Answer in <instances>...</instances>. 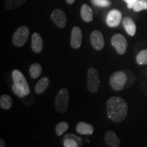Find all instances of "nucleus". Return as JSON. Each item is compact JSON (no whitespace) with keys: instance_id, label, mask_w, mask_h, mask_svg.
<instances>
[{"instance_id":"10","label":"nucleus","mask_w":147,"mask_h":147,"mask_svg":"<svg viewBox=\"0 0 147 147\" xmlns=\"http://www.w3.org/2000/svg\"><path fill=\"white\" fill-rule=\"evenodd\" d=\"M91 45L96 51H101L104 48L105 42L102 32L100 31H93L90 37Z\"/></svg>"},{"instance_id":"16","label":"nucleus","mask_w":147,"mask_h":147,"mask_svg":"<svg viewBox=\"0 0 147 147\" xmlns=\"http://www.w3.org/2000/svg\"><path fill=\"white\" fill-rule=\"evenodd\" d=\"M80 15L84 22H91L93 19V12L91 7L87 4H83L80 9Z\"/></svg>"},{"instance_id":"1","label":"nucleus","mask_w":147,"mask_h":147,"mask_svg":"<svg viewBox=\"0 0 147 147\" xmlns=\"http://www.w3.org/2000/svg\"><path fill=\"white\" fill-rule=\"evenodd\" d=\"M127 104L120 97H110L106 103L108 117L113 122L120 123L123 121L127 115Z\"/></svg>"},{"instance_id":"17","label":"nucleus","mask_w":147,"mask_h":147,"mask_svg":"<svg viewBox=\"0 0 147 147\" xmlns=\"http://www.w3.org/2000/svg\"><path fill=\"white\" fill-rule=\"evenodd\" d=\"M50 83V80L48 77H43L37 82L35 86V92L37 94H42L45 92L49 87Z\"/></svg>"},{"instance_id":"8","label":"nucleus","mask_w":147,"mask_h":147,"mask_svg":"<svg viewBox=\"0 0 147 147\" xmlns=\"http://www.w3.org/2000/svg\"><path fill=\"white\" fill-rule=\"evenodd\" d=\"M106 23L110 27H116L119 26L122 21V14L119 10H110L106 16Z\"/></svg>"},{"instance_id":"23","label":"nucleus","mask_w":147,"mask_h":147,"mask_svg":"<svg viewBox=\"0 0 147 147\" xmlns=\"http://www.w3.org/2000/svg\"><path fill=\"white\" fill-rule=\"evenodd\" d=\"M133 10L136 12L147 10V0H138L134 5Z\"/></svg>"},{"instance_id":"21","label":"nucleus","mask_w":147,"mask_h":147,"mask_svg":"<svg viewBox=\"0 0 147 147\" xmlns=\"http://www.w3.org/2000/svg\"><path fill=\"white\" fill-rule=\"evenodd\" d=\"M68 123L67 122H65V121H61V122L59 123L57 125L56 127H55V132H56V134L58 136H61V135H63L64 132H65L68 129Z\"/></svg>"},{"instance_id":"9","label":"nucleus","mask_w":147,"mask_h":147,"mask_svg":"<svg viewBox=\"0 0 147 147\" xmlns=\"http://www.w3.org/2000/svg\"><path fill=\"white\" fill-rule=\"evenodd\" d=\"M51 19L59 28H64L67 23L65 12L61 9H55L51 14Z\"/></svg>"},{"instance_id":"27","label":"nucleus","mask_w":147,"mask_h":147,"mask_svg":"<svg viewBox=\"0 0 147 147\" xmlns=\"http://www.w3.org/2000/svg\"><path fill=\"white\" fill-rule=\"evenodd\" d=\"M63 146L64 147H79V145L76 141L71 138L64 140Z\"/></svg>"},{"instance_id":"3","label":"nucleus","mask_w":147,"mask_h":147,"mask_svg":"<svg viewBox=\"0 0 147 147\" xmlns=\"http://www.w3.org/2000/svg\"><path fill=\"white\" fill-rule=\"evenodd\" d=\"M69 104V91L66 88H62L57 93L55 100V108L59 113H65Z\"/></svg>"},{"instance_id":"22","label":"nucleus","mask_w":147,"mask_h":147,"mask_svg":"<svg viewBox=\"0 0 147 147\" xmlns=\"http://www.w3.org/2000/svg\"><path fill=\"white\" fill-rule=\"evenodd\" d=\"M136 61L139 65L147 64V49L140 51L136 57Z\"/></svg>"},{"instance_id":"15","label":"nucleus","mask_w":147,"mask_h":147,"mask_svg":"<svg viewBox=\"0 0 147 147\" xmlns=\"http://www.w3.org/2000/svg\"><path fill=\"white\" fill-rule=\"evenodd\" d=\"M122 23L127 34L134 36L136 32V25L133 19L129 17H125L123 18Z\"/></svg>"},{"instance_id":"30","label":"nucleus","mask_w":147,"mask_h":147,"mask_svg":"<svg viewBox=\"0 0 147 147\" xmlns=\"http://www.w3.org/2000/svg\"><path fill=\"white\" fill-rule=\"evenodd\" d=\"M65 1L66 2L69 3V4H73V3L75 2V0H65Z\"/></svg>"},{"instance_id":"19","label":"nucleus","mask_w":147,"mask_h":147,"mask_svg":"<svg viewBox=\"0 0 147 147\" xmlns=\"http://www.w3.org/2000/svg\"><path fill=\"white\" fill-rule=\"evenodd\" d=\"M42 72V68L40 64L38 63H33L30 65L29 74L33 79H36L39 77Z\"/></svg>"},{"instance_id":"2","label":"nucleus","mask_w":147,"mask_h":147,"mask_svg":"<svg viewBox=\"0 0 147 147\" xmlns=\"http://www.w3.org/2000/svg\"><path fill=\"white\" fill-rule=\"evenodd\" d=\"M13 84L12 86V91L18 97L23 98L30 93L29 84L25 77L18 69H14L12 73Z\"/></svg>"},{"instance_id":"20","label":"nucleus","mask_w":147,"mask_h":147,"mask_svg":"<svg viewBox=\"0 0 147 147\" xmlns=\"http://www.w3.org/2000/svg\"><path fill=\"white\" fill-rule=\"evenodd\" d=\"M26 1L27 0H5L4 6L7 10H12L19 7Z\"/></svg>"},{"instance_id":"28","label":"nucleus","mask_w":147,"mask_h":147,"mask_svg":"<svg viewBox=\"0 0 147 147\" xmlns=\"http://www.w3.org/2000/svg\"><path fill=\"white\" fill-rule=\"evenodd\" d=\"M127 3V8L129 9H131L133 8L134 5L135 4V3L138 0H124Z\"/></svg>"},{"instance_id":"12","label":"nucleus","mask_w":147,"mask_h":147,"mask_svg":"<svg viewBox=\"0 0 147 147\" xmlns=\"http://www.w3.org/2000/svg\"><path fill=\"white\" fill-rule=\"evenodd\" d=\"M104 140L108 147H119L120 146V140L116 135L115 132L110 130L106 132L104 136Z\"/></svg>"},{"instance_id":"24","label":"nucleus","mask_w":147,"mask_h":147,"mask_svg":"<svg viewBox=\"0 0 147 147\" xmlns=\"http://www.w3.org/2000/svg\"><path fill=\"white\" fill-rule=\"evenodd\" d=\"M124 71L125 72L127 76V83L124 88H128V87H131L132 84L135 83L136 78H135V76H134V75L130 71L125 70Z\"/></svg>"},{"instance_id":"14","label":"nucleus","mask_w":147,"mask_h":147,"mask_svg":"<svg viewBox=\"0 0 147 147\" xmlns=\"http://www.w3.org/2000/svg\"><path fill=\"white\" fill-rule=\"evenodd\" d=\"M76 131L82 135H91L94 132V127L92 125L85 122H79L76 125Z\"/></svg>"},{"instance_id":"11","label":"nucleus","mask_w":147,"mask_h":147,"mask_svg":"<svg viewBox=\"0 0 147 147\" xmlns=\"http://www.w3.org/2000/svg\"><path fill=\"white\" fill-rule=\"evenodd\" d=\"M82 41V34L81 29L75 26L72 28L71 34L70 45L74 49H78L80 47Z\"/></svg>"},{"instance_id":"26","label":"nucleus","mask_w":147,"mask_h":147,"mask_svg":"<svg viewBox=\"0 0 147 147\" xmlns=\"http://www.w3.org/2000/svg\"><path fill=\"white\" fill-rule=\"evenodd\" d=\"M91 2L99 7H108L111 4L108 0H91Z\"/></svg>"},{"instance_id":"13","label":"nucleus","mask_w":147,"mask_h":147,"mask_svg":"<svg viewBox=\"0 0 147 147\" xmlns=\"http://www.w3.org/2000/svg\"><path fill=\"white\" fill-rule=\"evenodd\" d=\"M32 49L36 53H40L43 49V40L38 33H34L32 36Z\"/></svg>"},{"instance_id":"7","label":"nucleus","mask_w":147,"mask_h":147,"mask_svg":"<svg viewBox=\"0 0 147 147\" xmlns=\"http://www.w3.org/2000/svg\"><path fill=\"white\" fill-rule=\"evenodd\" d=\"M111 44L119 55H123L125 53L127 47V42L122 34H117L114 35L111 38Z\"/></svg>"},{"instance_id":"25","label":"nucleus","mask_w":147,"mask_h":147,"mask_svg":"<svg viewBox=\"0 0 147 147\" xmlns=\"http://www.w3.org/2000/svg\"><path fill=\"white\" fill-rule=\"evenodd\" d=\"M68 138H71V139H74V140H76L77 143H78V145H79V147H81L82 145V138L80 137H78L77 136L75 135V134H65V136H64L63 137V140L65 139H68Z\"/></svg>"},{"instance_id":"29","label":"nucleus","mask_w":147,"mask_h":147,"mask_svg":"<svg viewBox=\"0 0 147 147\" xmlns=\"http://www.w3.org/2000/svg\"><path fill=\"white\" fill-rule=\"evenodd\" d=\"M0 147H6V143L2 138L0 139Z\"/></svg>"},{"instance_id":"6","label":"nucleus","mask_w":147,"mask_h":147,"mask_svg":"<svg viewBox=\"0 0 147 147\" xmlns=\"http://www.w3.org/2000/svg\"><path fill=\"white\" fill-rule=\"evenodd\" d=\"M29 35V29L26 26H21L17 29L12 37V43L15 47H21L26 43Z\"/></svg>"},{"instance_id":"5","label":"nucleus","mask_w":147,"mask_h":147,"mask_svg":"<svg viewBox=\"0 0 147 147\" xmlns=\"http://www.w3.org/2000/svg\"><path fill=\"white\" fill-rule=\"evenodd\" d=\"M99 73L94 67H90L87 72V89L91 93H96L100 87Z\"/></svg>"},{"instance_id":"18","label":"nucleus","mask_w":147,"mask_h":147,"mask_svg":"<svg viewBox=\"0 0 147 147\" xmlns=\"http://www.w3.org/2000/svg\"><path fill=\"white\" fill-rule=\"evenodd\" d=\"M13 104L12 97L8 95H2L0 97V106L3 110L10 109Z\"/></svg>"},{"instance_id":"4","label":"nucleus","mask_w":147,"mask_h":147,"mask_svg":"<svg viewBox=\"0 0 147 147\" xmlns=\"http://www.w3.org/2000/svg\"><path fill=\"white\" fill-rule=\"evenodd\" d=\"M127 81V76L124 71H116L110 76V84L115 91H121L125 86Z\"/></svg>"}]
</instances>
